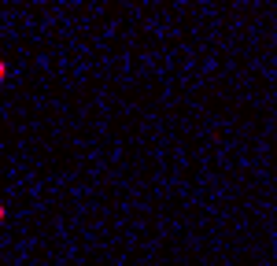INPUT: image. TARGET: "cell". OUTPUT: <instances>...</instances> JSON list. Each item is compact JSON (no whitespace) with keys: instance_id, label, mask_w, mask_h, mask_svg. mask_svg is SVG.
<instances>
[{"instance_id":"1","label":"cell","mask_w":277,"mask_h":266,"mask_svg":"<svg viewBox=\"0 0 277 266\" xmlns=\"http://www.w3.org/2000/svg\"><path fill=\"white\" fill-rule=\"evenodd\" d=\"M4 78H8V63L0 59V82H4Z\"/></svg>"},{"instance_id":"2","label":"cell","mask_w":277,"mask_h":266,"mask_svg":"<svg viewBox=\"0 0 277 266\" xmlns=\"http://www.w3.org/2000/svg\"><path fill=\"white\" fill-rule=\"evenodd\" d=\"M4 218H8V207H4V203H0V222H4Z\"/></svg>"}]
</instances>
